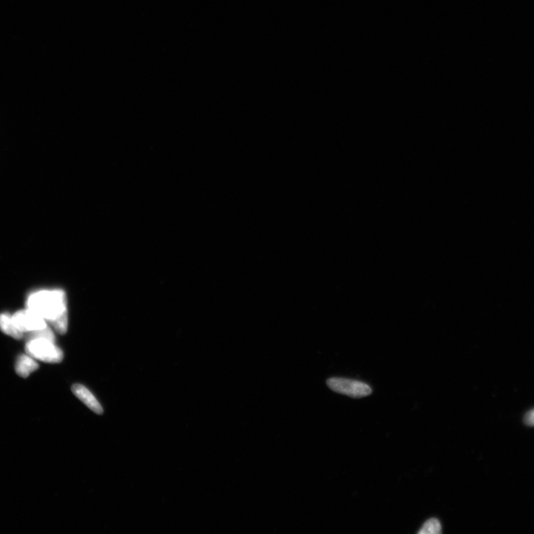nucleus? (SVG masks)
Masks as SVG:
<instances>
[{
    "instance_id": "6",
    "label": "nucleus",
    "mask_w": 534,
    "mask_h": 534,
    "mask_svg": "<svg viewBox=\"0 0 534 534\" xmlns=\"http://www.w3.org/2000/svg\"><path fill=\"white\" fill-rule=\"evenodd\" d=\"M38 368L39 365L36 359L28 354L19 356L15 366L17 374L23 378L28 377Z\"/></svg>"
},
{
    "instance_id": "1",
    "label": "nucleus",
    "mask_w": 534,
    "mask_h": 534,
    "mask_svg": "<svg viewBox=\"0 0 534 534\" xmlns=\"http://www.w3.org/2000/svg\"><path fill=\"white\" fill-rule=\"evenodd\" d=\"M26 308L43 317L59 334L68 329L66 295L64 290L41 289L29 295Z\"/></svg>"
},
{
    "instance_id": "9",
    "label": "nucleus",
    "mask_w": 534,
    "mask_h": 534,
    "mask_svg": "<svg viewBox=\"0 0 534 534\" xmlns=\"http://www.w3.org/2000/svg\"><path fill=\"white\" fill-rule=\"evenodd\" d=\"M526 424L529 426H534V410L528 412L525 417Z\"/></svg>"
},
{
    "instance_id": "2",
    "label": "nucleus",
    "mask_w": 534,
    "mask_h": 534,
    "mask_svg": "<svg viewBox=\"0 0 534 534\" xmlns=\"http://www.w3.org/2000/svg\"><path fill=\"white\" fill-rule=\"evenodd\" d=\"M26 352L35 359L46 363H59L64 359L62 350L55 344V341L44 338L29 339L26 345Z\"/></svg>"
},
{
    "instance_id": "4",
    "label": "nucleus",
    "mask_w": 534,
    "mask_h": 534,
    "mask_svg": "<svg viewBox=\"0 0 534 534\" xmlns=\"http://www.w3.org/2000/svg\"><path fill=\"white\" fill-rule=\"evenodd\" d=\"M12 319L16 327L24 336L48 327L46 321L43 317L28 308L15 312Z\"/></svg>"
},
{
    "instance_id": "8",
    "label": "nucleus",
    "mask_w": 534,
    "mask_h": 534,
    "mask_svg": "<svg viewBox=\"0 0 534 534\" xmlns=\"http://www.w3.org/2000/svg\"><path fill=\"white\" fill-rule=\"evenodd\" d=\"M419 534H440L441 526L440 522L436 518L428 520L418 533Z\"/></svg>"
},
{
    "instance_id": "3",
    "label": "nucleus",
    "mask_w": 534,
    "mask_h": 534,
    "mask_svg": "<svg viewBox=\"0 0 534 534\" xmlns=\"http://www.w3.org/2000/svg\"><path fill=\"white\" fill-rule=\"evenodd\" d=\"M327 385L337 394L352 398L368 397L372 391L365 382L345 378H330L327 381Z\"/></svg>"
},
{
    "instance_id": "5",
    "label": "nucleus",
    "mask_w": 534,
    "mask_h": 534,
    "mask_svg": "<svg viewBox=\"0 0 534 534\" xmlns=\"http://www.w3.org/2000/svg\"><path fill=\"white\" fill-rule=\"evenodd\" d=\"M73 394L82 401L89 409L96 412L97 414H102L104 410L95 397L85 386L82 385H74Z\"/></svg>"
},
{
    "instance_id": "7",
    "label": "nucleus",
    "mask_w": 534,
    "mask_h": 534,
    "mask_svg": "<svg viewBox=\"0 0 534 534\" xmlns=\"http://www.w3.org/2000/svg\"><path fill=\"white\" fill-rule=\"evenodd\" d=\"M0 330L5 334L16 339H22L25 336L23 332L16 327L12 315L8 314V312L0 314Z\"/></svg>"
}]
</instances>
